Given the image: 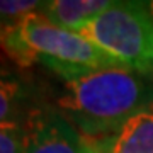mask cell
<instances>
[{"instance_id":"1","label":"cell","mask_w":153,"mask_h":153,"mask_svg":"<svg viewBox=\"0 0 153 153\" xmlns=\"http://www.w3.org/2000/svg\"><path fill=\"white\" fill-rule=\"evenodd\" d=\"M63 80L58 112L90 145L116 134L136 111L153 100L143 76L126 68L82 70Z\"/></svg>"},{"instance_id":"2","label":"cell","mask_w":153,"mask_h":153,"mask_svg":"<svg viewBox=\"0 0 153 153\" xmlns=\"http://www.w3.org/2000/svg\"><path fill=\"white\" fill-rule=\"evenodd\" d=\"M0 48L19 66L27 68L39 61L61 78L82 70L121 68L80 33L56 26L39 10L0 29Z\"/></svg>"},{"instance_id":"3","label":"cell","mask_w":153,"mask_h":153,"mask_svg":"<svg viewBox=\"0 0 153 153\" xmlns=\"http://www.w3.org/2000/svg\"><path fill=\"white\" fill-rule=\"evenodd\" d=\"M78 33L129 71L153 78V17L143 2H114Z\"/></svg>"},{"instance_id":"4","label":"cell","mask_w":153,"mask_h":153,"mask_svg":"<svg viewBox=\"0 0 153 153\" xmlns=\"http://www.w3.org/2000/svg\"><path fill=\"white\" fill-rule=\"evenodd\" d=\"M24 153H87L88 143L55 109H33L24 116Z\"/></svg>"},{"instance_id":"5","label":"cell","mask_w":153,"mask_h":153,"mask_svg":"<svg viewBox=\"0 0 153 153\" xmlns=\"http://www.w3.org/2000/svg\"><path fill=\"white\" fill-rule=\"evenodd\" d=\"M97 152L153 153V100L148 102L146 105H143L140 111H136L121 126V129L116 134L100 141V150H97Z\"/></svg>"},{"instance_id":"6","label":"cell","mask_w":153,"mask_h":153,"mask_svg":"<svg viewBox=\"0 0 153 153\" xmlns=\"http://www.w3.org/2000/svg\"><path fill=\"white\" fill-rule=\"evenodd\" d=\"M111 4V0H51L44 2L39 12L56 26L78 33Z\"/></svg>"},{"instance_id":"7","label":"cell","mask_w":153,"mask_h":153,"mask_svg":"<svg viewBox=\"0 0 153 153\" xmlns=\"http://www.w3.org/2000/svg\"><path fill=\"white\" fill-rule=\"evenodd\" d=\"M26 87L10 70L0 66V123H22Z\"/></svg>"},{"instance_id":"8","label":"cell","mask_w":153,"mask_h":153,"mask_svg":"<svg viewBox=\"0 0 153 153\" xmlns=\"http://www.w3.org/2000/svg\"><path fill=\"white\" fill-rule=\"evenodd\" d=\"M44 2L34 0H0V29L21 22L29 14L41 10Z\"/></svg>"},{"instance_id":"9","label":"cell","mask_w":153,"mask_h":153,"mask_svg":"<svg viewBox=\"0 0 153 153\" xmlns=\"http://www.w3.org/2000/svg\"><path fill=\"white\" fill-rule=\"evenodd\" d=\"M24 124L0 123V153H24Z\"/></svg>"},{"instance_id":"10","label":"cell","mask_w":153,"mask_h":153,"mask_svg":"<svg viewBox=\"0 0 153 153\" xmlns=\"http://www.w3.org/2000/svg\"><path fill=\"white\" fill-rule=\"evenodd\" d=\"M146 5H148V10H150V14L153 17V2H146Z\"/></svg>"},{"instance_id":"11","label":"cell","mask_w":153,"mask_h":153,"mask_svg":"<svg viewBox=\"0 0 153 153\" xmlns=\"http://www.w3.org/2000/svg\"><path fill=\"white\" fill-rule=\"evenodd\" d=\"M87 153H99V152H97V150H95L94 146H90V145H88V150H87Z\"/></svg>"}]
</instances>
